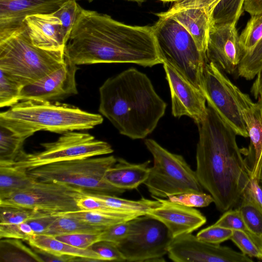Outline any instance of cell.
Instances as JSON below:
<instances>
[{
  "label": "cell",
  "instance_id": "6da1fadb",
  "mask_svg": "<svg viewBox=\"0 0 262 262\" xmlns=\"http://www.w3.org/2000/svg\"><path fill=\"white\" fill-rule=\"evenodd\" d=\"M65 57L78 66L162 63L152 26H131L106 14L81 8L64 49Z\"/></svg>",
  "mask_w": 262,
  "mask_h": 262
},
{
  "label": "cell",
  "instance_id": "7a4b0ae2",
  "mask_svg": "<svg viewBox=\"0 0 262 262\" xmlns=\"http://www.w3.org/2000/svg\"><path fill=\"white\" fill-rule=\"evenodd\" d=\"M195 172L204 189L221 212L236 207L248 188L251 169L239 148L236 134L210 106L196 123Z\"/></svg>",
  "mask_w": 262,
  "mask_h": 262
},
{
  "label": "cell",
  "instance_id": "3957f363",
  "mask_svg": "<svg viewBox=\"0 0 262 262\" xmlns=\"http://www.w3.org/2000/svg\"><path fill=\"white\" fill-rule=\"evenodd\" d=\"M99 92V113L120 134L134 140L150 134L167 107L148 77L135 68L107 78Z\"/></svg>",
  "mask_w": 262,
  "mask_h": 262
},
{
  "label": "cell",
  "instance_id": "277c9868",
  "mask_svg": "<svg viewBox=\"0 0 262 262\" xmlns=\"http://www.w3.org/2000/svg\"><path fill=\"white\" fill-rule=\"evenodd\" d=\"M102 115L58 101H20L0 114V125L26 139L37 132L85 130L103 122Z\"/></svg>",
  "mask_w": 262,
  "mask_h": 262
},
{
  "label": "cell",
  "instance_id": "5b68a950",
  "mask_svg": "<svg viewBox=\"0 0 262 262\" xmlns=\"http://www.w3.org/2000/svg\"><path fill=\"white\" fill-rule=\"evenodd\" d=\"M64 52L42 49L32 42L24 23L0 32V70L25 86L60 68Z\"/></svg>",
  "mask_w": 262,
  "mask_h": 262
},
{
  "label": "cell",
  "instance_id": "8992f818",
  "mask_svg": "<svg viewBox=\"0 0 262 262\" xmlns=\"http://www.w3.org/2000/svg\"><path fill=\"white\" fill-rule=\"evenodd\" d=\"M156 15L159 19L152 28L163 62L171 65L202 91L204 69L207 62L205 56L199 50L192 36L179 22L163 12Z\"/></svg>",
  "mask_w": 262,
  "mask_h": 262
},
{
  "label": "cell",
  "instance_id": "52a82bcc",
  "mask_svg": "<svg viewBox=\"0 0 262 262\" xmlns=\"http://www.w3.org/2000/svg\"><path fill=\"white\" fill-rule=\"evenodd\" d=\"M117 159L111 155L54 162L27 169L35 180L54 182L73 186L93 193L119 194L125 190L108 183L104 176Z\"/></svg>",
  "mask_w": 262,
  "mask_h": 262
},
{
  "label": "cell",
  "instance_id": "ba28073f",
  "mask_svg": "<svg viewBox=\"0 0 262 262\" xmlns=\"http://www.w3.org/2000/svg\"><path fill=\"white\" fill-rule=\"evenodd\" d=\"M144 144L152 156L154 165L144 184L152 196L168 198L185 193H202L195 171L181 155L170 152L152 139Z\"/></svg>",
  "mask_w": 262,
  "mask_h": 262
},
{
  "label": "cell",
  "instance_id": "9c48e42d",
  "mask_svg": "<svg viewBox=\"0 0 262 262\" xmlns=\"http://www.w3.org/2000/svg\"><path fill=\"white\" fill-rule=\"evenodd\" d=\"M43 150L34 153L23 151L9 165L26 169L57 162L93 157L112 154L114 150L107 142L93 135L78 131L64 133L54 142L41 144Z\"/></svg>",
  "mask_w": 262,
  "mask_h": 262
},
{
  "label": "cell",
  "instance_id": "30bf717a",
  "mask_svg": "<svg viewBox=\"0 0 262 262\" xmlns=\"http://www.w3.org/2000/svg\"><path fill=\"white\" fill-rule=\"evenodd\" d=\"M129 222L127 236L117 246L126 261H164L173 239L167 228L160 221L147 214Z\"/></svg>",
  "mask_w": 262,
  "mask_h": 262
},
{
  "label": "cell",
  "instance_id": "8fae6325",
  "mask_svg": "<svg viewBox=\"0 0 262 262\" xmlns=\"http://www.w3.org/2000/svg\"><path fill=\"white\" fill-rule=\"evenodd\" d=\"M85 191L63 183L35 180L26 189L0 200V205L21 207L60 215L80 210L76 200Z\"/></svg>",
  "mask_w": 262,
  "mask_h": 262
},
{
  "label": "cell",
  "instance_id": "7c38bea8",
  "mask_svg": "<svg viewBox=\"0 0 262 262\" xmlns=\"http://www.w3.org/2000/svg\"><path fill=\"white\" fill-rule=\"evenodd\" d=\"M233 84L212 62H206L203 73L202 91L210 106L236 135L249 137L233 91Z\"/></svg>",
  "mask_w": 262,
  "mask_h": 262
},
{
  "label": "cell",
  "instance_id": "4fadbf2b",
  "mask_svg": "<svg viewBox=\"0 0 262 262\" xmlns=\"http://www.w3.org/2000/svg\"><path fill=\"white\" fill-rule=\"evenodd\" d=\"M168 256L175 262H251L253 260L243 253L220 245L202 241L190 233L173 238Z\"/></svg>",
  "mask_w": 262,
  "mask_h": 262
},
{
  "label": "cell",
  "instance_id": "5bb4252c",
  "mask_svg": "<svg viewBox=\"0 0 262 262\" xmlns=\"http://www.w3.org/2000/svg\"><path fill=\"white\" fill-rule=\"evenodd\" d=\"M171 99V113L177 118L187 116L196 124L205 117L207 106L202 91L187 80L169 64L163 62Z\"/></svg>",
  "mask_w": 262,
  "mask_h": 262
},
{
  "label": "cell",
  "instance_id": "9a60e30c",
  "mask_svg": "<svg viewBox=\"0 0 262 262\" xmlns=\"http://www.w3.org/2000/svg\"><path fill=\"white\" fill-rule=\"evenodd\" d=\"M78 69L77 65L65 57V62L60 68L37 81L24 86L20 101L55 102L77 94L75 77Z\"/></svg>",
  "mask_w": 262,
  "mask_h": 262
},
{
  "label": "cell",
  "instance_id": "2e32d148",
  "mask_svg": "<svg viewBox=\"0 0 262 262\" xmlns=\"http://www.w3.org/2000/svg\"><path fill=\"white\" fill-rule=\"evenodd\" d=\"M236 22L211 27L206 57L223 71L232 74L237 71L244 56L239 42Z\"/></svg>",
  "mask_w": 262,
  "mask_h": 262
},
{
  "label": "cell",
  "instance_id": "e0dca14e",
  "mask_svg": "<svg viewBox=\"0 0 262 262\" xmlns=\"http://www.w3.org/2000/svg\"><path fill=\"white\" fill-rule=\"evenodd\" d=\"M233 91L250 138V144L247 154L252 162L251 178L259 180L262 165V106L254 102L247 94L235 84Z\"/></svg>",
  "mask_w": 262,
  "mask_h": 262
},
{
  "label": "cell",
  "instance_id": "ac0fdd59",
  "mask_svg": "<svg viewBox=\"0 0 262 262\" xmlns=\"http://www.w3.org/2000/svg\"><path fill=\"white\" fill-rule=\"evenodd\" d=\"M161 203V206L150 210L146 214L161 222L173 238L192 233L206 222V217L193 207L186 206L152 196Z\"/></svg>",
  "mask_w": 262,
  "mask_h": 262
},
{
  "label": "cell",
  "instance_id": "d6986e66",
  "mask_svg": "<svg viewBox=\"0 0 262 262\" xmlns=\"http://www.w3.org/2000/svg\"><path fill=\"white\" fill-rule=\"evenodd\" d=\"M67 0H0V32L21 25L36 14H50Z\"/></svg>",
  "mask_w": 262,
  "mask_h": 262
},
{
  "label": "cell",
  "instance_id": "ffe728a7",
  "mask_svg": "<svg viewBox=\"0 0 262 262\" xmlns=\"http://www.w3.org/2000/svg\"><path fill=\"white\" fill-rule=\"evenodd\" d=\"M30 39L36 47L52 51H63L66 42L60 20L52 14H36L25 19Z\"/></svg>",
  "mask_w": 262,
  "mask_h": 262
},
{
  "label": "cell",
  "instance_id": "44dd1931",
  "mask_svg": "<svg viewBox=\"0 0 262 262\" xmlns=\"http://www.w3.org/2000/svg\"><path fill=\"white\" fill-rule=\"evenodd\" d=\"M163 13L170 16L185 28L193 37L199 50L206 57L212 25L211 15L205 9L200 8L169 9Z\"/></svg>",
  "mask_w": 262,
  "mask_h": 262
},
{
  "label": "cell",
  "instance_id": "7402d4cb",
  "mask_svg": "<svg viewBox=\"0 0 262 262\" xmlns=\"http://www.w3.org/2000/svg\"><path fill=\"white\" fill-rule=\"evenodd\" d=\"M150 161L140 164H133L122 158L117 159L116 164L110 168L104 176L105 181L121 189L137 188L147 180L150 171Z\"/></svg>",
  "mask_w": 262,
  "mask_h": 262
},
{
  "label": "cell",
  "instance_id": "603a6c76",
  "mask_svg": "<svg viewBox=\"0 0 262 262\" xmlns=\"http://www.w3.org/2000/svg\"><path fill=\"white\" fill-rule=\"evenodd\" d=\"M28 242L33 248L54 255H70L91 259L95 261H103L100 255L90 248L85 249L75 247L47 234H35Z\"/></svg>",
  "mask_w": 262,
  "mask_h": 262
},
{
  "label": "cell",
  "instance_id": "cb8c5ba5",
  "mask_svg": "<svg viewBox=\"0 0 262 262\" xmlns=\"http://www.w3.org/2000/svg\"><path fill=\"white\" fill-rule=\"evenodd\" d=\"M34 181L26 169L0 166V200L26 189Z\"/></svg>",
  "mask_w": 262,
  "mask_h": 262
},
{
  "label": "cell",
  "instance_id": "d4e9b609",
  "mask_svg": "<svg viewBox=\"0 0 262 262\" xmlns=\"http://www.w3.org/2000/svg\"><path fill=\"white\" fill-rule=\"evenodd\" d=\"M87 193L116 209L139 215L146 214L150 210L161 206V203L157 200L153 201L142 198L138 201H133L104 193Z\"/></svg>",
  "mask_w": 262,
  "mask_h": 262
},
{
  "label": "cell",
  "instance_id": "484cf974",
  "mask_svg": "<svg viewBox=\"0 0 262 262\" xmlns=\"http://www.w3.org/2000/svg\"><path fill=\"white\" fill-rule=\"evenodd\" d=\"M106 227L88 223L65 214H60L43 234L56 236L67 234L96 233L101 232Z\"/></svg>",
  "mask_w": 262,
  "mask_h": 262
},
{
  "label": "cell",
  "instance_id": "4316f807",
  "mask_svg": "<svg viewBox=\"0 0 262 262\" xmlns=\"http://www.w3.org/2000/svg\"><path fill=\"white\" fill-rule=\"evenodd\" d=\"M19 239L4 238L0 242L1 262H43L34 251Z\"/></svg>",
  "mask_w": 262,
  "mask_h": 262
},
{
  "label": "cell",
  "instance_id": "83f0119b",
  "mask_svg": "<svg viewBox=\"0 0 262 262\" xmlns=\"http://www.w3.org/2000/svg\"><path fill=\"white\" fill-rule=\"evenodd\" d=\"M26 139L0 125V165L13 162L24 151Z\"/></svg>",
  "mask_w": 262,
  "mask_h": 262
},
{
  "label": "cell",
  "instance_id": "f1b7e54d",
  "mask_svg": "<svg viewBox=\"0 0 262 262\" xmlns=\"http://www.w3.org/2000/svg\"><path fill=\"white\" fill-rule=\"evenodd\" d=\"M236 208L243 218L248 230L246 232L260 236L262 235V210L246 191Z\"/></svg>",
  "mask_w": 262,
  "mask_h": 262
},
{
  "label": "cell",
  "instance_id": "f546056e",
  "mask_svg": "<svg viewBox=\"0 0 262 262\" xmlns=\"http://www.w3.org/2000/svg\"><path fill=\"white\" fill-rule=\"evenodd\" d=\"M251 16L239 36V42L244 55L251 53L262 39V13Z\"/></svg>",
  "mask_w": 262,
  "mask_h": 262
},
{
  "label": "cell",
  "instance_id": "4dcf8cb0",
  "mask_svg": "<svg viewBox=\"0 0 262 262\" xmlns=\"http://www.w3.org/2000/svg\"><path fill=\"white\" fill-rule=\"evenodd\" d=\"M244 2L245 0H221L213 11L212 25L237 23L243 11Z\"/></svg>",
  "mask_w": 262,
  "mask_h": 262
},
{
  "label": "cell",
  "instance_id": "1f68e13d",
  "mask_svg": "<svg viewBox=\"0 0 262 262\" xmlns=\"http://www.w3.org/2000/svg\"><path fill=\"white\" fill-rule=\"evenodd\" d=\"M62 214L73 217L88 223L105 227L130 220L118 215L99 211L78 210Z\"/></svg>",
  "mask_w": 262,
  "mask_h": 262
},
{
  "label": "cell",
  "instance_id": "d6a6232c",
  "mask_svg": "<svg viewBox=\"0 0 262 262\" xmlns=\"http://www.w3.org/2000/svg\"><path fill=\"white\" fill-rule=\"evenodd\" d=\"M24 88L20 83L0 70V106H12L20 101Z\"/></svg>",
  "mask_w": 262,
  "mask_h": 262
},
{
  "label": "cell",
  "instance_id": "836d02e7",
  "mask_svg": "<svg viewBox=\"0 0 262 262\" xmlns=\"http://www.w3.org/2000/svg\"><path fill=\"white\" fill-rule=\"evenodd\" d=\"M262 69V39L250 53L244 55L238 67V76L252 80Z\"/></svg>",
  "mask_w": 262,
  "mask_h": 262
},
{
  "label": "cell",
  "instance_id": "e575fe53",
  "mask_svg": "<svg viewBox=\"0 0 262 262\" xmlns=\"http://www.w3.org/2000/svg\"><path fill=\"white\" fill-rule=\"evenodd\" d=\"M81 8L76 0H67L52 13L61 22L62 35L66 43Z\"/></svg>",
  "mask_w": 262,
  "mask_h": 262
},
{
  "label": "cell",
  "instance_id": "d590c367",
  "mask_svg": "<svg viewBox=\"0 0 262 262\" xmlns=\"http://www.w3.org/2000/svg\"><path fill=\"white\" fill-rule=\"evenodd\" d=\"M76 203L80 210L102 211L118 215L130 220L141 215L134 213L122 211L112 208L101 201L89 195L86 191L84 192L77 199Z\"/></svg>",
  "mask_w": 262,
  "mask_h": 262
},
{
  "label": "cell",
  "instance_id": "8d00e7d4",
  "mask_svg": "<svg viewBox=\"0 0 262 262\" xmlns=\"http://www.w3.org/2000/svg\"><path fill=\"white\" fill-rule=\"evenodd\" d=\"M39 211L18 206L0 205V224H18L26 222Z\"/></svg>",
  "mask_w": 262,
  "mask_h": 262
},
{
  "label": "cell",
  "instance_id": "74e56055",
  "mask_svg": "<svg viewBox=\"0 0 262 262\" xmlns=\"http://www.w3.org/2000/svg\"><path fill=\"white\" fill-rule=\"evenodd\" d=\"M230 239L244 254L262 260V250L254 242L246 232L233 230Z\"/></svg>",
  "mask_w": 262,
  "mask_h": 262
},
{
  "label": "cell",
  "instance_id": "f35d334b",
  "mask_svg": "<svg viewBox=\"0 0 262 262\" xmlns=\"http://www.w3.org/2000/svg\"><path fill=\"white\" fill-rule=\"evenodd\" d=\"M170 201L191 207H204L214 202L211 194L205 193H185L168 196Z\"/></svg>",
  "mask_w": 262,
  "mask_h": 262
},
{
  "label": "cell",
  "instance_id": "ab89813d",
  "mask_svg": "<svg viewBox=\"0 0 262 262\" xmlns=\"http://www.w3.org/2000/svg\"><path fill=\"white\" fill-rule=\"evenodd\" d=\"M232 234L233 230L214 224L200 231L196 236L202 241L210 244L220 245L230 239Z\"/></svg>",
  "mask_w": 262,
  "mask_h": 262
},
{
  "label": "cell",
  "instance_id": "60d3db41",
  "mask_svg": "<svg viewBox=\"0 0 262 262\" xmlns=\"http://www.w3.org/2000/svg\"><path fill=\"white\" fill-rule=\"evenodd\" d=\"M35 233L26 222L18 224H0V237L15 238L28 241Z\"/></svg>",
  "mask_w": 262,
  "mask_h": 262
},
{
  "label": "cell",
  "instance_id": "b9f144b4",
  "mask_svg": "<svg viewBox=\"0 0 262 262\" xmlns=\"http://www.w3.org/2000/svg\"><path fill=\"white\" fill-rule=\"evenodd\" d=\"M100 233L67 234L54 237L74 247L86 249L100 241Z\"/></svg>",
  "mask_w": 262,
  "mask_h": 262
},
{
  "label": "cell",
  "instance_id": "7bdbcfd3",
  "mask_svg": "<svg viewBox=\"0 0 262 262\" xmlns=\"http://www.w3.org/2000/svg\"><path fill=\"white\" fill-rule=\"evenodd\" d=\"M90 248L100 255L103 261H126L117 244L114 243L100 241Z\"/></svg>",
  "mask_w": 262,
  "mask_h": 262
},
{
  "label": "cell",
  "instance_id": "ee69618b",
  "mask_svg": "<svg viewBox=\"0 0 262 262\" xmlns=\"http://www.w3.org/2000/svg\"><path fill=\"white\" fill-rule=\"evenodd\" d=\"M214 224L232 230L248 231L242 214L237 208L225 211Z\"/></svg>",
  "mask_w": 262,
  "mask_h": 262
},
{
  "label": "cell",
  "instance_id": "f6af8a7d",
  "mask_svg": "<svg viewBox=\"0 0 262 262\" xmlns=\"http://www.w3.org/2000/svg\"><path fill=\"white\" fill-rule=\"evenodd\" d=\"M129 221L118 223L106 227L100 233V241L110 242L116 244L120 243L128 233Z\"/></svg>",
  "mask_w": 262,
  "mask_h": 262
},
{
  "label": "cell",
  "instance_id": "bcb514c9",
  "mask_svg": "<svg viewBox=\"0 0 262 262\" xmlns=\"http://www.w3.org/2000/svg\"><path fill=\"white\" fill-rule=\"evenodd\" d=\"M59 215L39 211L26 221L31 227L35 234H43Z\"/></svg>",
  "mask_w": 262,
  "mask_h": 262
},
{
  "label": "cell",
  "instance_id": "7dc6e473",
  "mask_svg": "<svg viewBox=\"0 0 262 262\" xmlns=\"http://www.w3.org/2000/svg\"><path fill=\"white\" fill-rule=\"evenodd\" d=\"M221 0H177L170 10L191 8L205 9L212 16L214 8Z\"/></svg>",
  "mask_w": 262,
  "mask_h": 262
},
{
  "label": "cell",
  "instance_id": "c3c4849f",
  "mask_svg": "<svg viewBox=\"0 0 262 262\" xmlns=\"http://www.w3.org/2000/svg\"><path fill=\"white\" fill-rule=\"evenodd\" d=\"M246 192L262 210V181L255 178H251Z\"/></svg>",
  "mask_w": 262,
  "mask_h": 262
},
{
  "label": "cell",
  "instance_id": "681fc988",
  "mask_svg": "<svg viewBox=\"0 0 262 262\" xmlns=\"http://www.w3.org/2000/svg\"><path fill=\"white\" fill-rule=\"evenodd\" d=\"M34 251L38 254L42 260V261L54 262H71L79 261L81 257H76L70 255H57L51 254L46 251L32 248Z\"/></svg>",
  "mask_w": 262,
  "mask_h": 262
},
{
  "label": "cell",
  "instance_id": "f907efd6",
  "mask_svg": "<svg viewBox=\"0 0 262 262\" xmlns=\"http://www.w3.org/2000/svg\"><path fill=\"white\" fill-rule=\"evenodd\" d=\"M250 92L262 106V69L256 75Z\"/></svg>",
  "mask_w": 262,
  "mask_h": 262
},
{
  "label": "cell",
  "instance_id": "816d5d0a",
  "mask_svg": "<svg viewBox=\"0 0 262 262\" xmlns=\"http://www.w3.org/2000/svg\"><path fill=\"white\" fill-rule=\"evenodd\" d=\"M244 9L251 15L262 13V0H245Z\"/></svg>",
  "mask_w": 262,
  "mask_h": 262
},
{
  "label": "cell",
  "instance_id": "f5cc1de1",
  "mask_svg": "<svg viewBox=\"0 0 262 262\" xmlns=\"http://www.w3.org/2000/svg\"><path fill=\"white\" fill-rule=\"evenodd\" d=\"M248 234L254 242L262 250V235L260 236H256L249 233Z\"/></svg>",
  "mask_w": 262,
  "mask_h": 262
},
{
  "label": "cell",
  "instance_id": "db71d44e",
  "mask_svg": "<svg viewBox=\"0 0 262 262\" xmlns=\"http://www.w3.org/2000/svg\"><path fill=\"white\" fill-rule=\"evenodd\" d=\"M259 180L262 181V165L261 167V169L260 170L259 176Z\"/></svg>",
  "mask_w": 262,
  "mask_h": 262
},
{
  "label": "cell",
  "instance_id": "11a10c76",
  "mask_svg": "<svg viewBox=\"0 0 262 262\" xmlns=\"http://www.w3.org/2000/svg\"><path fill=\"white\" fill-rule=\"evenodd\" d=\"M163 2H175L177 0H159Z\"/></svg>",
  "mask_w": 262,
  "mask_h": 262
},
{
  "label": "cell",
  "instance_id": "9f6ffc18",
  "mask_svg": "<svg viewBox=\"0 0 262 262\" xmlns=\"http://www.w3.org/2000/svg\"><path fill=\"white\" fill-rule=\"evenodd\" d=\"M130 1H136L137 2H141L143 1L144 0H130Z\"/></svg>",
  "mask_w": 262,
  "mask_h": 262
},
{
  "label": "cell",
  "instance_id": "6f0895ef",
  "mask_svg": "<svg viewBox=\"0 0 262 262\" xmlns=\"http://www.w3.org/2000/svg\"><path fill=\"white\" fill-rule=\"evenodd\" d=\"M85 1H89V2H90L93 1V0H85Z\"/></svg>",
  "mask_w": 262,
  "mask_h": 262
}]
</instances>
